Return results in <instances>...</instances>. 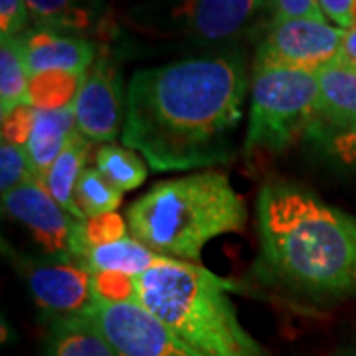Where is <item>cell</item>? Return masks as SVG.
Here are the masks:
<instances>
[{
    "label": "cell",
    "instance_id": "1",
    "mask_svg": "<svg viewBox=\"0 0 356 356\" xmlns=\"http://www.w3.org/2000/svg\"><path fill=\"white\" fill-rule=\"evenodd\" d=\"M250 95L242 51H218L137 70L127 83L121 145L156 172L229 163Z\"/></svg>",
    "mask_w": 356,
    "mask_h": 356
},
{
    "label": "cell",
    "instance_id": "2",
    "mask_svg": "<svg viewBox=\"0 0 356 356\" xmlns=\"http://www.w3.org/2000/svg\"><path fill=\"white\" fill-rule=\"evenodd\" d=\"M259 261L267 277L311 303L356 297V216L311 191L269 180L257 194Z\"/></svg>",
    "mask_w": 356,
    "mask_h": 356
},
{
    "label": "cell",
    "instance_id": "3",
    "mask_svg": "<svg viewBox=\"0 0 356 356\" xmlns=\"http://www.w3.org/2000/svg\"><path fill=\"white\" fill-rule=\"evenodd\" d=\"M129 232L165 259L200 264L204 248L242 234L248 208L222 170H196L161 180L127 208Z\"/></svg>",
    "mask_w": 356,
    "mask_h": 356
},
{
    "label": "cell",
    "instance_id": "4",
    "mask_svg": "<svg viewBox=\"0 0 356 356\" xmlns=\"http://www.w3.org/2000/svg\"><path fill=\"white\" fill-rule=\"evenodd\" d=\"M228 281L200 264L163 259L137 277V305L202 356H267L238 317Z\"/></svg>",
    "mask_w": 356,
    "mask_h": 356
},
{
    "label": "cell",
    "instance_id": "5",
    "mask_svg": "<svg viewBox=\"0 0 356 356\" xmlns=\"http://www.w3.org/2000/svg\"><path fill=\"white\" fill-rule=\"evenodd\" d=\"M243 154H281L305 139L315 121L317 72L254 67Z\"/></svg>",
    "mask_w": 356,
    "mask_h": 356
},
{
    "label": "cell",
    "instance_id": "6",
    "mask_svg": "<svg viewBox=\"0 0 356 356\" xmlns=\"http://www.w3.org/2000/svg\"><path fill=\"white\" fill-rule=\"evenodd\" d=\"M2 252L48 321L89 315L95 305V293L91 275L83 267L60 257L22 254L6 240Z\"/></svg>",
    "mask_w": 356,
    "mask_h": 356
},
{
    "label": "cell",
    "instance_id": "7",
    "mask_svg": "<svg viewBox=\"0 0 356 356\" xmlns=\"http://www.w3.org/2000/svg\"><path fill=\"white\" fill-rule=\"evenodd\" d=\"M344 30L329 20H281L269 22L255 51L254 67H283L318 72L337 60Z\"/></svg>",
    "mask_w": 356,
    "mask_h": 356
},
{
    "label": "cell",
    "instance_id": "8",
    "mask_svg": "<svg viewBox=\"0 0 356 356\" xmlns=\"http://www.w3.org/2000/svg\"><path fill=\"white\" fill-rule=\"evenodd\" d=\"M74 261L89 275L139 277L165 257L133 238L119 214L91 218L81 224L74 245Z\"/></svg>",
    "mask_w": 356,
    "mask_h": 356
},
{
    "label": "cell",
    "instance_id": "9",
    "mask_svg": "<svg viewBox=\"0 0 356 356\" xmlns=\"http://www.w3.org/2000/svg\"><path fill=\"white\" fill-rule=\"evenodd\" d=\"M74 111L76 131L91 145L113 143L121 137L127 111V86L123 83L121 70L107 54L99 51L88 70L77 91Z\"/></svg>",
    "mask_w": 356,
    "mask_h": 356
},
{
    "label": "cell",
    "instance_id": "10",
    "mask_svg": "<svg viewBox=\"0 0 356 356\" xmlns=\"http://www.w3.org/2000/svg\"><path fill=\"white\" fill-rule=\"evenodd\" d=\"M89 317L121 356H202L137 303H111L95 297Z\"/></svg>",
    "mask_w": 356,
    "mask_h": 356
},
{
    "label": "cell",
    "instance_id": "11",
    "mask_svg": "<svg viewBox=\"0 0 356 356\" xmlns=\"http://www.w3.org/2000/svg\"><path fill=\"white\" fill-rule=\"evenodd\" d=\"M2 212L22 224L50 257L74 261V245L83 220L65 212L44 182L32 178L16 191L2 194Z\"/></svg>",
    "mask_w": 356,
    "mask_h": 356
},
{
    "label": "cell",
    "instance_id": "12",
    "mask_svg": "<svg viewBox=\"0 0 356 356\" xmlns=\"http://www.w3.org/2000/svg\"><path fill=\"white\" fill-rule=\"evenodd\" d=\"M264 8L269 0H177L170 18L191 38L224 44L248 32Z\"/></svg>",
    "mask_w": 356,
    "mask_h": 356
},
{
    "label": "cell",
    "instance_id": "13",
    "mask_svg": "<svg viewBox=\"0 0 356 356\" xmlns=\"http://www.w3.org/2000/svg\"><path fill=\"white\" fill-rule=\"evenodd\" d=\"M16 38L30 77L46 72L88 74L102 51L95 40L60 34L36 26H30Z\"/></svg>",
    "mask_w": 356,
    "mask_h": 356
},
{
    "label": "cell",
    "instance_id": "14",
    "mask_svg": "<svg viewBox=\"0 0 356 356\" xmlns=\"http://www.w3.org/2000/svg\"><path fill=\"white\" fill-rule=\"evenodd\" d=\"M315 121L305 139L309 143L356 123V70L332 60L321 67Z\"/></svg>",
    "mask_w": 356,
    "mask_h": 356
},
{
    "label": "cell",
    "instance_id": "15",
    "mask_svg": "<svg viewBox=\"0 0 356 356\" xmlns=\"http://www.w3.org/2000/svg\"><path fill=\"white\" fill-rule=\"evenodd\" d=\"M26 4L32 26L51 32L91 38L107 26L105 0H26Z\"/></svg>",
    "mask_w": 356,
    "mask_h": 356
},
{
    "label": "cell",
    "instance_id": "16",
    "mask_svg": "<svg viewBox=\"0 0 356 356\" xmlns=\"http://www.w3.org/2000/svg\"><path fill=\"white\" fill-rule=\"evenodd\" d=\"M76 133V111L74 105L62 109H36L32 129L26 140V153L30 159L32 177L44 182L54 161L62 154L67 140Z\"/></svg>",
    "mask_w": 356,
    "mask_h": 356
},
{
    "label": "cell",
    "instance_id": "17",
    "mask_svg": "<svg viewBox=\"0 0 356 356\" xmlns=\"http://www.w3.org/2000/svg\"><path fill=\"white\" fill-rule=\"evenodd\" d=\"M42 356H121L95 321L86 317L54 318L42 343Z\"/></svg>",
    "mask_w": 356,
    "mask_h": 356
},
{
    "label": "cell",
    "instance_id": "18",
    "mask_svg": "<svg viewBox=\"0 0 356 356\" xmlns=\"http://www.w3.org/2000/svg\"><path fill=\"white\" fill-rule=\"evenodd\" d=\"M89 151H91V143L83 139L76 131L44 178V186L54 196V200L60 204L65 212H70L72 216L83 222H86V216L81 214L76 202V186L81 172L89 166Z\"/></svg>",
    "mask_w": 356,
    "mask_h": 356
},
{
    "label": "cell",
    "instance_id": "19",
    "mask_svg": "<svg viewBox=\"0 0 356 356\" xmlns=\"http://www.w3.org/2000/svg\"><path fill=\"white\" fill-rule=\"evenodd\" d=\"M93 161V166L123 194L137 191L149 177L147 161L125 145L105 143L95 151Z\"/></svg>",
    "mask_w": 356,
    "mask_h": 356
},
{
    "label": "cell",
    "instance_id": "20",
    "mask_svg": "<svg viewBox=\"0 0 356 356\" xmlns=\"http://www.w3.org/2000/svg\"><path fill=\"white\" fill-rule=\"evenodd\" d=\"M30 74L18 38L0 40V119L28 105Z\"/></svg>",
    "mask_w": 356,
    "mask_h": 356
},
{
    "label": "cell",
    "instance_id": "21",
    "mask_svg": "<svg viewBox=\"0 0 356 356\" xmlns=\"http://www.w3.org/2000/svg\"><path fill=\"white\" fill-rule=\"evenodd\" d=\"M76 202L86 220L117 214L123 202V192L103 177L95 166H88L76 186Z\"/></svg>",
    "mask_w": 356,
    "mask_h": 356
},
{
    "label": "cell",
    "instance_id": "22",
    "mask_svg": "<svg viewBox=\"0 0 356 356\" xmlns=\"http://www.w3.org/2000/svg\"><path fill=\"white\" fill-rule=\"evenodd\" d=\"M86 74L46 72L30 77L28 103L36 109H62L74 105Z\"/></svg>",
    "mask_w": 356,
    "mask_h": 356
},
{
    "label": "cell",
    "instance_id": "23",
    "mask_svg": "<svg viewBox=\"0 0 356 356\" xmlns=\"http://www.w3.org/2000/svg\"><path fill=\"white\" fill-rule=\"evenodd\" d=\"M32 178L34 177L24 145L6 139L0 140V192L8 194Z\"/></svg>",
    "mask_w": 356,
    "mask_h": 356
},
{
    "label": "cell",
    "instance_id": "24",
    "mask_svg": "<svg viewBox=\"0 0 356 356\" xmlns=\"http://www.w3.org/2000/svg\"><path fill=\"white\" fill-rule=\"evenodd\" d=\"M313 145L323 149V153L337 165L356 170V123L343 131H337V133L313 140Z\"/></svg>",
    "mask_w": 356,
    "mask_h": 356
},
{
    "label": "cell",
    "instance_id": "25",
    "mask_svg": "<svg viewBox=\"0 0 356 356\" xmlns=\"http://www.w3.org/2000/svg\"><path fill=\"white\" fill-rule=\"evenodd\" d=\"M32 26L26 0H0V40L16 38Z\"/></svg>",
    "mask_w": 356,
    "mask_h": 356
},
{
    "label": "cell",
    "instance_id": "26",
    "mask_svg": "<svg viewBox=\"0 0 356 356\" xmlns=\"http://www.w3.org/2000/svg\"><path fill=\"white\" fill-rule=\"evenodd\" d=\"M271 22L281 20H295V18H309V20H327L318 0H269Z\"/></svg>",
    "mask_w": 356,
    "mask_h": 356
},
{
    "label": "cell",
    "instance_id": "27",
    "mask_svg": "<svg viewBox=\"0 0 356 356\" xmlns=\"http://www.w3.org/2000/svg\"><path fill=\"white\" fill-rule=\"evenodd\" d=\"M32 119H34V107L30 103L18 107L14 113L2 119V139L26 145L32 129Z\"/></svg>",
    "mask_w": 356,
    "mask_h": 356
},
{
    "label": "cell",
    "instance_id": "28",
    "mask_svg": "<svg viewBox=\"0 0 356 356\" xmlns=\"http://www.w3.org/2000/svg\"><path fill=\"white\" fill-rule=\"evenodd\" d=\"M321 13L331 22L343 30L355 26L356 0H318Z\"/></svg>",
    "mask_w": 356,
    "mask_h": 356
},
{
    "label": "cell",
    "instance_id": "29",
    "mask_svg": "<svg viewBox=\"0 0 356 356\" xmlns=\"http://www.w3.org/2000/svg\"><path fill=\"white\" fill-rule=\"evenodd\" d=\"M337 60L356 70V24L344 30L343 44H341V51H339Z\"/></svg>",
    "mask_w": 356,
    "mask_h": 356
},
{
    "label": "cell",
    "instance_id": "30",
    "mask_svg": "<svg viewBox=\"0 0 356 356\" xmlns=\"http://www.w3.org/2000/svg\"><path fill=\"white\" fill-rule=\"evenodd\" d=\"M332 356H356V346L355 348H343V350H337Z\"/></svg>",
    "mask_w": 356,
    "mask_h": 356
}]
</instances>
